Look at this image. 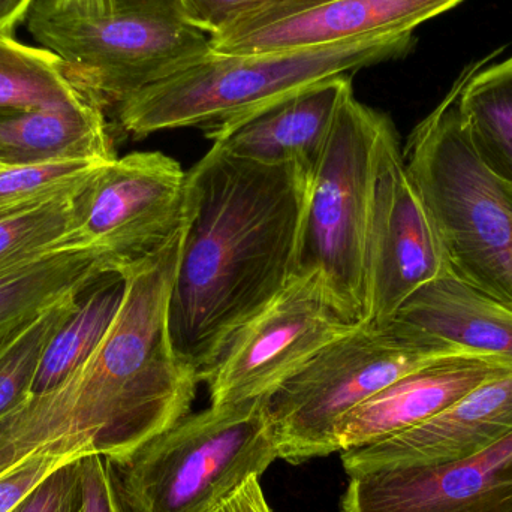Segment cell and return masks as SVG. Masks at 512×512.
<instances>
[{"mask_svg": "<svg viewBox=\"0 0 512 512\" xmlns=\"http://www.w3.org/2000/svg\"><path fill=\"white\" fill-rule=\"evenodd\" d=\"M309 176L213 146L188 171L171 340L204 376L298 273Z\"/></svg>", "mask_w": 512, "mask_h": 512, "instance_id": "cell-1", "label": "cell"}, {"mask_svg": "<svg viewBox=\"0 0 512 512\" xmlns=\"http://www.w3.org/2000/svg\"><path fill=\"white\" fill-rule=\"evenodd\" d=\"M182 242L129 265L122 306L89 360L0 421V475L45 448L125 459L191 412L200 375L171 340L170 300Z\"/></svg>", "mask_w": 512, "mask_h": 512, "instance_id": "cell-2", "label": "cell"}, {"mask_svg": "<svg viewBox=\"0 0 512 512\" xmlns=\"http://www.w3.org/2000/svg\"><path fill=\"white\" fill-rule=\"evenodd\" d=\"M415 44V33H393L254 56L207 53L110 114L117 129L135 138L180 128L209 132L319 81L403 59Z\"/></svg>", "mask_w": 512, "mask_h": 512, "instance_id": "cell-3", "label": "cell"}, {"mask_svg": "<svg viewBox=\"0 0 512 512\" xmlns=\"http://www.w3.org/2000/svg\"><path fill=\"white\" fill-rule=\"evenodd\" d=\"M468 66L409 135L403 158L454 274L512 309V191L475 152L459 108Z\"/></svg>", "mask_w": 512, "mask_h": 512, "instance_id": "cell-4", "label": "cell"}, {"mask_svg": "<svg viewBox=\"0 0 512 512\" xmlns=\"http://www.w3.org/2000/svg\"><path fill=\"white\" fill-rule=\"evenodd\" d=\"M279 459L267 399L210 406L108 462L123 512H219Z\"/></svg>", "mask_w": 512, "mask_h": 512, "instance_id": "cell-5", "label": "cell"}, {"mask_svg": "<svg viewBox=\"0 0 512 512\" xmlns=\"http://www.w3.org/2000/svg\"><path fill=\"white\" fill-rule=\"evenodd\" d=\"M24 24L105 116L210 53V35L188 20L180 0H113L107 11L89 17L35 0Z\"/></svg>", "mask_w": 512, "mask_h": 512, "instance_id": "cell-6", "label": "cell"}, {"mask_svg": "<svg viewBox=\"0 0 512 512\" xmlns=\"http://www.w3.org/2000/svg\"><path fill=\"white\" fill-rule=\"evenodd\" d=\"M388 120L387 114L355 98L351 81L309 176L298 271L318 277L339 312L352 322L366 318L373 168Z\"/></svg>", "mask_w": 512, "mask_h": 512, "instance_id": "cell-7", "label": "cell"}, {"mask_svg": "<svg viewBox=\"0 0 512 512\" xmlns=\"http://www.w3.org/2000/svg\"><path fill=\"white\" fill-rule=\"evenodd\" d=\"M456 355H477L394 324H358L322 349L267 399L279 459L292 465L331 456L346 414L412 370Z\"/></svg>", "mask_w": 512, "mask_h": 512, "instance_id": "cell-8", "label": "cell"}, {"mask_svg": "<svg viewBox=\"0 0 512 512\" xmlns=\"http://www.w3.org/2000/svg\"><path fill=\"white\" fill-rule=\"evenodd\" d=\"M188 173L161 152H135L99 165L74 197L72 248L110 271L155 254L182 227Z\"/></svg>", "mask_w": 512, "mask_h": 512, "instance_id": "cell-9", "label": "cell"}, {"mask_svg": "<svg viewBox=\"0 0 512 512\" xmlns=\"http://www.w3.org/2000/svg\"><path fill=\"white\" fill-rule=\"evenodd\" d=\"M453 274L438 228L409 176L399 134L390 119L382 129L373 168L364 324L387 327L418 289Z\"/></svg>", "mask_w": 512, "mask_h": 512, "instance_id": "cell-10", "label": "cell"}, {"mask_svg": "<svg viewBox=\"0 0 512 512\" xmlns=\"http://www.w3.org/2000/svg\"><path fill=\"white\" fill-rule=\"evenodd\" d=\"M358 324L339 312L318 277L298 271L236 334L204 376L210 406L268 399L322 349Z\"/></svg>", "mask_w": 512, "mask_h": 512, "instance_id": "cell-11", "label": "cell"}, {"mask_svg": "<svg viewBox=\"0 0 512 512\" xmlns=\"http://www.w3.org/2000/svg\"><path fill=\"white\" fill-rule=\"evenodd\" d=\"M465 0H286L240 15L210 35V53L254 56L367 36L415 33Z\"/></svg>", "mask_w": 512, "mask_h": 512, "instance_id": "cell-12", "label": "cell"}, {"mask_svg": "<svg viewBox=\"0 0 512 512\" xmlns=\"http://www.w3.org/2000/svg\"><path fill=\"white\" fill-rule=\"evenodd\" d=\"M342 512H512V432L468 459L349 480Z\"/></svg>", "mask_w": 512, "mask_h": 512, "instance_id": "cell-13", "label": "cell"}, {"mask_svg": "<svg viewBox=\"0 0 512 512\" xmlns=\"http://www.w3.org/2000/svg\"><path fill=\"white\" fill-rule=\"evenodd\" d=\"M512 432V372L484 382L414 429L340 453L349 478L376 469L468 459Z\"/></svg>", "mask_w": 512, "mask_h": 512, "instance_id": "cell-14", "label": "cell"}, {"mask_svg": "<svg viewBox=\"0 0 512 512\" xmlns=\"http://www.w3.org/2000/svg\"><path fill=\"white\" fill-rule=\"evenodd\" d=\"M512 364L486 355H456L433 361L397 379L340 421L337 451L369 447L420 426Z\"/></svg>", "mask_w": 512, "mask_h": 512, "instance_id": "cell-15", "label": "cell"}, {"mask_svg": "<svg viewBox=\"0 0 512 512\" xmlns=\"http://www.w3.org/2000/svg\"><path fill=\"white\" fill-rule=\"evenodd\" d=\"M352 77L319 81L236 122L206 132L228 155L265 165H294L310 176Z\"/></svg>", "mask_w": 512, "mask_h": 512, "instance_id": "cell-16", "label": "cell"}, {"mask_svg": "<svg viewBox=\"0 0 512 512\" xmlns=\"http://www.w3.org/2000/svg\"><path fill=\"white\" fill-rule=\"evenodd\" d=\"M390 324L471 354L512 364V309L462 279L441 277L418 289Z\"/></svg>", "mask_w": 512, "mask_h": 512, "instance_id": "cell-17", "label": "cell"}, {"mask_svg": "<svg viewBox=\"0 0 512 512\" xmlns=\"http://www.w3.org/2000/svg\"><path fill=\"white\" fill-rule=\"evenodd\" d=\"M114 158L110 123L89 99L0 116V161L5 167L107 164Z\"/></svg>", "mask_w": 512, "mask_h": 512, "instance_id": "cell-18", "label": "cell"}, {"mask_svg": "<svg viewBox=\"0 0 512 512\" xmlns=\"http://www.w3.org/2000/svg\"><path fill=\"white\" fill-rule=\"evenodd\" d=\"M110 273L101 256L65 249L0 276V349L57 301Z\"/></svg>", "mask_w": 512, "mask_h": 512, "instance_id": "cell-19", "label": "cell"}, {"mask_svg": "<svg viewBox=\"0 0 512 512\" xmlns=\"http://www.w3.org/2000/svg\"><path fill=\"white\" fill-rule=\"evenodd\" d=\"M502 53L468 65L459 108L481 162L512 191V56Z\"/></svg>", "mask_w": 512, "mask_h": 512, "instance_id": "cell-20", "label": "cell"}, {"mask_svg": "<svg viewBox=\"0 0 512 512\" xmlns=\"http://www.w3.org/2000/svg\"><path fill=\"white\" fill-rule=\"evenodd\" d=\"M125 285L120 271H110L81 289L71 315L45 349L32 394L53 390L89 360L116 319Z\"/></svg>", "mask_w": 512, "mask_h": 512, "instance_id": "cell-21", "label": "cell"}, {"mask_svg": "<svg viewBox=\"0 0 512 512\" xmlns=\"http://www.w3.org/2000/svg\"><path fill=\"white\" fill-rule=\"evenodd\" d=\"M62 59L47 48L0 35V116L80 101Z\"/></svg>", "mask_w": 512, "mask_h": 512, "instance_id": "cell-22", "label": "cell"}, {"mask_svg": "<svg viewBox=\"0 0 512 512\" xmlns=\"http://www.w3.org/2000/svg\"><path fill=\"white\" fill-rule=\"evenodd\" d=\"M75 195L0 221V276L54 252L75 249Z\"/></svg>", "mask_w": 512, "mask_h": 512, "instance_id": "cell-23", "label": "cell"}, {"mask_svg": "<svg viewBox=\"0 0 512 512\" xmlns=\"http://www.w3.org/2000/svg\"><path fill=\"white\" fill-rule=\"evenodd\" d=\"M78 294L57 301L0 349V421L32 394L48 343L71 315Z\"/></svg>", "mask_w": 512, "mask_h": 512, "instance_id": "cell-24", "label": "cell"}, {"mask_svg": "<svg viewBox=\"0 0 512 512\" xmlns=\"http://www.w3.org/2000/svg\"><path fill=\"white\" fill-rule=\"evenodd\" d=\"M102 164L53 162V164L3 167L0 170V221L77 194Z\"/></svg>", "mask_w": 512, "mask_h": 512, "instance_id": "cell-25", "label": "cell"}, {"mask_svg": "<svg viewBox=\"0 0 512 512\" xmlns=\"http://www.w3.org/2000/svg\"><path fill=\"white\" fill-rule=\"evenodd\" d=\"M83 457L77 451L45 448L12 466L0 475V512H14L54 471Z\"/></svg>", "mask_w": 512, "mask_h": 512, "instance_id": "cell-26", "label": "cell"}, {"mask_svg": "<svg viewBox=\"0 0 512 512\" xmlns=\"http://www.w3.org/2000/svg\"><path fill=\"white\" fill-rule=\"evenodd\" d=\"M14 512H84L81 459L54 471Z\"/></svg>", "mask_w": 512, "mask_h": 512, "instance_id": "cell-27", "label": "cell"}, {"mask_svg": "<svg viewBox=\"0 0 512 512\" xmlns=\"http://www.w3.org/2000/svg\"><path fill=\"white\" fill-rule=\"evenodd\" d=\"M277 2L286 0H180L188 20L207 35L218 32L240 15Z\"/></svg>", "mask_w": 512, "mask_h": 512, "instance_id": "cell-28", "label": "cell"}, {"mask_svg": "<svg viewBox=\"0 0 512 512\" xmlns=\"http://www.w3.org/2000/svg\"><path fill=\"white\" fill-rule=\"evenodd\" d=\"M84 480V512H116L117 496L107 460L99 454L81 459Z\"/></svg>", "mask_w": 512, "mask_h": 512, "instance_id": "cell-29", "label": "cell"}, {"mask_svg": "<svg viewBox=\"0 0 512 512\" xmlns=\"http://www.w3.org/2000/svg\"><path fill=\"white\" fill-rule=\"evenodd\" d=\"M219 512H273L258 477L249 478L236 490L233 496L225 502Z\"/></svg>", "mask_w": 512, "mask_h": 512, "instance_id": "cell-30", "label": "cell"}, {"mask_svg": "<svg viewBox=\"0 0 512 512\" xmlns=\"http://www.w3.org/2000/svg\"><path fill=\"white\" fill-rule=\"evenodd\" d=\"M35 0H0V35L14 36L18 24L24 23Z\"/></svg>", "mask_w": 512, "mask_h": 512, "instance_id": "cell-31", "label": "cell"}, {"mask_svg": "<svg viewBox=\"0 0 512 512\" xmlns=\"http://www.w3.org/2000/svg\"><path fill=\"white\" fill-rule=\"evenodd\" d=\"M51 8L69 15H98L110 8L113 0H45Z\"/></svg>", "mask_w": 512, "mask_h": 512, "instance_id": "cell-32", "label": "cell"}, {"mask_svg": "<svg viewBox=\"0 0 512 512\" xmlns=\"http://www.w3.org/2000/svg\"><path fill=\"white\" fill-rule=\"evenodd\" d=\"M116 512H123L122 507H120L119 499H117Z\"/></svg>", "mask_w": 512, "mask_h": 512, "instance_id": "cell-33", "label": "cell"}, {"mask_svg": "<svg viewBox=\"0 0 512 512\" xmlns=\"http://www.w3.org/2000/svg\"><path fill=\"white\" fill-rule=\"evenodd\" d=\"M3 167H5V165H3V162L0 161V170H2Z\"/></svg>", "mask_w": 512, "mask_h": 512, "instance_id": "cell-34", "label": "cell"}]
</instances>
